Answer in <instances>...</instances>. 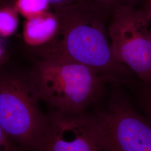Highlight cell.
I'll list each match as a JSON object with an SVG mask.
<instances>
[{
  "label": "cell",
  "instance_id": "obj_1",
  "mask_svg": "<svg viewBox=\"0 0 151 151\" xmlns=\"http://www.w3.org/2000/svg\"><path fill=\"white\" fill-rule=\"evenodd\" d=\"M53 11L58 30L50 42L32 48L38 59L75 62L108 81L131 83L133 73L115 59L111 51L106 30L108 12L92 0H78Z\"/></svg>",
  "mask_w": 151,
  "mask_h": 151
},
{
  "label": "cell",
  "instance_id": "obj_2",
  "mask_svg": "<svg viewBox=\"0 0 151 151\" xmlns=\"http://www.w3.org/2000/svg\"><path fill=\"white\" fill-rule=\"evenodd\" d=\"M40 101L50 111L77 114L97 102L108 80L85 65L38 59L30 74Z\"/></svg>",
  "mask_w": 151,
  "mask_h": 151
},
{
  "label": "cell",
  "instance_id": "obj_3",
  "mask_svg": "<svg viewBox=\"0 0 151 151\" xmlns=\"http://www.w3.org/2000/svg\"><path fill=\"white\" fill-rule=\"evenodd\" d=\"M40 101L29 74L0 72V125L24 151H35L46 125Z\"/></svg>",
  "mask_w": 151,
  "mask_h": 151
},
{
  "label": "cell",
  "instance_id": "obj_4",
  "mask_svg": "<svg viewBox=\"0 0 151 151\" xmlns=\"http://www.w3.org/2000/svg\"><path fill=\"white\" fill-rule=\"evenodd\" d=\"M110 16L108 35L115 59L151 85L150 18L137 6L120 7Z\"/></svg>",
  "mask_w": 151,
  "mask_h": 151
},
{
  "label": "cell",
  "instance_id": "obj_5",
  "mask_svg": "<svg viewBox=\"0 0 151 151\" xmlns=\"http://www.w3.org/2000/svg\"><path fill=\"white\" fill-rule=\"evenodd\" d=\"M104 151H151V122L120 91L92 114Z\"/></svg>",
  "mask_w": 151,
  "mask_h": 151
},
{
  "label": "cell",
  "instance_id": "obj_6",
  "mask_svg": "<svg viewBox=\"0 0 151 151\" xmlns=\"http://www.w3.org/2000/svg\"><path fill=\"white\" fill-rule=\"evenodd\" d=\"M35 151H104L92 114L50 111Z\"/></svg>",
  "mask_w": 151,
  "mask_h": 151
},
{
  "label": "cell",
  "instance_id": "obj_7",
  "mask_svg": "<svg viewBox=\"0 0 151 151\" xmlns=\"http://www.w3.org/2000/svg\"><path fill=\"white\" fill-rule=\"evenodd\" d=\"M58 27L59 22L55 12L51 9L44 11L26 19L22 32L24 40L32 48L43 47L54 39Z\"/></svg>",
  "mask_w": 151,
  "mask_h": 151
},
{
  "label": "cell",
  "instance_id": "obj_8",
  "mask_svg": "<svg viewBox=\"0 0 151 151\" xmlns=\"http://www.w3.org/2000/svg\"><path fill=\"white\" fill-rule=\"evenodd\" d=\"M19 12L14 5L3 3L0 5V37L7 38L14 34L19 25Z\"/></svg>",
  "mask_w": 151,
  "mask_h": 151
},
{
  "label": "cell",
  "instance_id": "obj_9",
  "mask_svg": "<svg viewBox=\"0 0 151 151\" xmlns=\"http://www.w3.org/2000/svg\"><path fill=\"white\" fill-rule=\"evenodd\" d=\"M137 96L139 106L151 122V85L142 83L137 87Z\"/></svg>",
  "mask_w": 151,
  "mask_h": 151
},
{
  "label": "cell",
  "instance_id": "obj_10",
  "mask_svg": "<svg viewBox=\"0 0 151 151\" xmlns=\"http://www.w3.org/2000/svg\"><path fill=\"white\" fill-rule=\"evenodd\" d=\"M110 15L116 9L125 6H137L139 0H92Z\"/></svg>",
  "mask_w": 151,
  "mask_h": 151
},
{
  "label": "cell",
  "instance_id": "obj_11",
  "mask_svg": "<svg viewBox=\"0 0 151 151\" xmlns=\"http://www.w3.org/2000/svg\"><path fill=\"white\" fill-rule=\"evenodd\" d=\"M0 151H25L11 139L1 125Z\"/></svg>",
  "mask_w": 151,
  "mask_h": 151
},
{
  "label": "cell",
  "instance_id": "obj_12",
  "mask_svg": "<svg viewBox=\"0 0 151 151\" xmlns=\"http://www.w3.org/2000/svg\"><path fill=\"white\" fill-rule=\"evenodd\" d=\"M51 10H55L65 6L69 5L78 0H48Z\"/></svg>",
  "mask_w": 151,
  "mask_h": 151
},
{
  "label": "cell",
  "instance_id": "obj_13",
  "mask_svg": "<svg viewBox=\"0 0 151 151\" xmlns=\"http://www.w3.org/2000/svg\"><path fill=\"white\" fill-rule=\"evenodd\" d=\"M139 2H142L140 8L146 12L151 20V0H139Z\"/></svg>",
  "mask_w": 151,
  "mask_h": 151
},
{
  "label": "cell",
  "instance_id": "obj_14",
  "mask_svg": "<svg viewBox=\"0 0 151 151\" xmlns=\"http://www.w3.org/2000/svg\"><path fill=\"white\" fill-rule=\"evenodd\" d=\"M8 58L7 52L0 41V65H3Z\"/></svg>",
  "mask_w": 151,
  "mask_h": 151
},
{
  "label": "cell",
  "instance_id": "obj_15",
  "mask_svg": "<svg viewBox=\"0 0 151 151\" xmlns=\"http://www.w3.org/2000/svg\"><path fill=\"white\" fill-rule=\"evenodd\" d=\"M5 0H0V5L4 2V1Z\"/></svg>",
  "mask_w": 151,
  "mask_h": 151
}]
</instances>
